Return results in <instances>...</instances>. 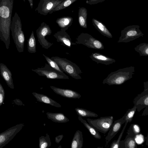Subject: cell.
<instances>
[{"mask_svg":"<svg viewBox=\"0 0 148 148\" xmlns=\"http://www.w3.org/2000/svg\"><path fill=\"white\" fill-rule=\"evenodd\" d=\"M51 58L56 62L62 70L75 79H82L80 74L82 72L75 63L66 58L53 56Z\"/></svg>","mask_w":148,"mask_h":148,"instance_id":"277c9868","label":"cell"},{"mask_svg":"<svg viewBox=\"0 0 148 148\" xmlns=\"http://www.w3.org/2000/svg\"><path fill=\"white\" fill-rule=\"evenodd\" d=\"M10 30L17 51L19 53L23 52L25 37L20 18L16 12L12 17Z\"/></svg>","mask_w":148,"mask_h":148,"instance_id":"3957f363","label":"cell"},{"mask_svg":"<svg viewBox=\"0 0 148 148\" xmlns=\"http://www.w3.org/2000/svg\"><path fill=\"white\" fill-rule=\"evenodd\" d=\"M135 71L134 66L119 69L111 72L103 79L102 83L110 86L122 84L132 77Z\"/></svg>","mask_w":148,"mask_h":148,"instance_id":"7a4b0ae2","label":"cell"},{"mask_svg":"<svg viewBox=\"0 0 148 148\" xmlns=\"http://www.w3.org/2000/svg\"><path fill=\"white\" fill-rule=\"evenodd\" d=\"M88 122L98 132L105 134L110 128L113 122L112 116L101 117L96 119L87 118Z\"/></svg>","mask_w":148,"mask_h":148,"instance_id":"8992f818","label":"cell"},{"mask_svg":"<svg viewBox=\"0 0 148 148\" xmlns=\"http://www.w3.org/2000/svg\"><path fill=\"white\" fill-rule=\"evenodd\" d=\"M76 40V44H82L89 48L97 50H102L104 48L101 41L88 33H81L77 36Z\"/></svg>","mask_w":148,"mask_h":148,"instance_id":"52a82bcc","label":"cell"},{"mask_svg":"<svg viewBox=\"0 0 148 148\" xmlns=\"http://www.w3.org/2000/svg\"><path fill=\"white\" fill-rule=\"evenodd\" d=\"M32 70L39 76H45L49 79H69L68 76L64 73H62L56 70L48 64L46 63L43 67L32 69Z\"/></svg>","mask_w":148,"mask_h":148,"instance_id":"ba28073f","label":"cell"},{"mask_svg":"<svg viewBox=\"0 0 148 148\" xmlns=\"http://www.w3.org/2000/svg\"><path fill=\"white\" fill-rule=\"evenodd\" d=\"M87 11L85 8L82 7L79 8L78 13V20L80 26L82 27L86 28Z\"/></svg>","mask_w":148,"mask_h":148,"instance_id":"cb8c5ba5","label":"cell"},{"mask_svg":"<svg viewBox=\"0 0 148 148\" xmlns=\"http://www.w3.org/2000/svg\"><path fill=\"white\" fill-rule=\"evenodd\" d=\"M24 2H25V0H23ZM30 4V6L31 8L32 9L33 7V0H27Z\"/></svg>","mask_w":148,"mask_h":148,"instance_id":"f35d334b","label":"cell"},{"mask_svg":"<svg viewBox=\"0 0 148 148\" xmlns=\"http://www.w3.org/2000/svg\"><path fill=\"white\" fill-rule=\"evenodd\" d=\"M139 28V25H134L125 27L121 31V35L117 42L127 43L143 37L144 34Z\"/></svg>","mask_w":148,"mask_h":148,"instance_id":"5b68a950","label":"cell"},{"mask_svg":"<svg viewBox=\"0 0 148 148\" xmlns=\"http://www.w3.org/2000/svg\"><path fill=\"white\" fill-rule=\"evenodd\" d=\"M51 143L49 135L46 134L45 136H41L39 138L40 148H47L51 146Z\"/></svg>","mask_w":148,"mask_h":148,"instance_id":"f1b7e54d","label":"cell"},{"mask_svg":"<svg viewBox=\"0 0 148 148\" xmlns=\"http://www.w3.org/2000/svg\"><path fill=\"white\" fill-rule=\"evenodd\" d=\"M23 123L16 125L0 134V148L11 141L24 126Z\"/></svg>","mask_w":148,"mask_h":148,"instance_id":"8fae6325","label":"cell"},{"mask_svg":"<svg viewBox=\"0 0 148 148\" xmlns=\"http://www.w3.org/2000/svg\"><path fill=\"white\" fill-rule=\"evenodd\" d=\"M137 146L134 139L133 137L127 134L125 139L121 140L120 143L119 148H136Z\"/></svg>","mask_w":148,"mask_h":148,"instance_id":"603a6c76","label":"cell"},{"mask_svg":"<svg viewBox=\"0 0 148 148\" xmlns=\"http://www.w3.org/2000/svg\"><path fill=\"white\" fill-rule=\"evenodd\" d=\"M75 110L77 114L82 117H96L98 116L96 113L84 108H77Z\"/></svg>","mask_w":148,"mask_h":148,"instance_id":"484cf974","label":"cell"},{"mask_svg":"<svg viewBox=\"0 0 148 148\" xmlns=\"http://www.w3.org/2000/svg\"><path fill=\"white\" fill-rule=\"evenodd\" d=\"M0 75L6 82L7 85L10 88H14L12 77V74L7 66L3 63H0Z\"/></svg>","mask_w":148,"mask_h":148,"instance_id":"e0dca14e","label":"cell"},{"mask_svg":"<svg viewBox=\"0 0 148 148\" xmlns=\"http://www.w3.org/2000/svg\"><path fill=\"white\" fill-rule=\"evenodd\" d=\"M50 88L56 93L63 97L70 99H79L81 96L77 92L72 90L63 89L53 86Z\"/></svg>","mask_w":148,"mask_h":148,"instance_id":"9a60e30c","label":"cell"},{"mask_svg":"<svg viewBox=\"0 0 148 148\" xmlns=\"http://www.w3.org/2000/svg\"><path fill=\"white\" fill-rule=\"evenodd\" d=\"M83 138L82 132L77 130L75 132L71 144V148H82L83 146Z\"/></svg>","mask_w":148,"mask_h":148,"instance_id":"7402d4cb","label":"cell"},{"mask_svg":"<svg viewBox=\"0 0 148 148\" xmlns=\"http://www.w3.org/2000/svg\"><path fill=\"white\" fill-rule=\"evenodd\" d=\"M14 0H0V40L6 49L10 44V31Z\"/></svg>","mask_w":148,"mask_h":148,"instance_id":"6da1fadb","label":"cell"},{"mask_svg":"<svg viewBox=\"0 0 148 148\" xmlns=\"http://www.w3.org/2000/svg\"><path fill=\"white\" fill-rule=\"evenodd\" d=\"M73 18L70 16H63L58 18L56 23L60 28V30L66 31L72 24Z\"/></svg>","mask_w":148,"mask_h":148,"instance_id":"ffe728a7","label":"cell"},{"mask_svg":"<svg viewBox=\"0 0 148 148\" xmlns=\"http://www.w3.org/2000/svg\"><path fill=\"white\" fill-rule=\"evenodd\" d=\"M32 94L39 102L49 104L57 108L61 107L59 103L45 95L35 92H32Z\"/></svg>","mask_w":148,"mask_h":148,"instance_id":"d6986e66","label":"cell"},{"mask_svg":"<svg viewBox=\"0 0 148 148\" xmlns=\"http://www.w3.org/2000/svg\"><path fill=\"white\" fill-rule=\"evenodd\" d=\"M92 24L94 27L103 35L108 38H112L113 36L105 25L101 22L93 18Z\"/></svg>","mask_w":148,"mask_h":148,"instance_id":"ac0fdd59","label":"cell"},{"mask_svg":"<svg viewBox=\"0 0 148 148\" xmlns=\"http://www.w3.org/2000/svg\"><path fill=\"white\" fill-rule=\"evenodd\" d=\"M77 0H64L56 7L52 11V13L65 9Z\"/></svg>","mask_w":148,"mask_h":148,"instance_id":"f546056e","label":"cell"},{"mask_svg":"<svg viewBox=\"0 0 148 148\" xmlns=\"http://www.w3.org/2000/svg\"><path fill=\"white\" fill-rule=\"evenodd\" d=\"M143 91L134 99L133 103L137 111L140 112L144 108L148 107V82H144Z\"/></svg>","mask_w":148,"mask_h":148,"instance_id":"7c38bea8","label":"cell"},{"mask_svg":"<svg viewBox=\"0 0 148 148\" xmlns=\"http://www.w3.org/2000/svg\"><path fill=\"white\" fill-rule=\"evenodd\" d=\"M125 122L122 117L113 122L105 138L106 144H108L115 136L120 130L122 125Z\"/></svg>","mask_w":148,"mask_h":148,"instance_id":"4fadbf2b","label":"cell"},{"mask_svg":"<svg viewBox=\"0 0 148 148\" xmlns=\"http://www.w3.org/2000/svg\"><path fill=\"white\" fill-rule=\"evenodd\" d=\"M64 137L63 134L59 135L55 138V141L57 143H59Z\"/></svg>","mask_w":148,"mask_h":148,"instance_id":"8d00e7d4","label":"cell"},{"mask_svg":"<svg viewBox=\"0 0 148 148\" xmlns=\"http://www.w3.org/2000/svg\"><path fill=\"white\" fill-rule=\"evenodd\" d=\"M105 0H87L86 1V3L90 5H94L102 2Z\"/></svg>","mask_w":148,"mask_h":148,"instance_id":"d590c367","label":"cell"},{"mask_svg":"<svg viewBox=\"0 0 148 148\" xmlns=\"http://www.w3.org/2000/svg\"><path fill=\"white\" fill-rule=\"evenodd\" d=\"M128 122L127 121H126L125 122V124L122 130L121 133H120L119 137L116 140H114L110 146V148H119L120 143L121 140L123 136V133L125 130V129Z\"/></svg>","mask_w":148,"mask_h":148,"instance_id":"d6a6232c","label":"cell"},{"mask_svg":"<svg viewBox=\"0 0 148 148\" xmlns=\"http://www.w3.org/2000/svg\"><path fill=\"white\" fill-rule=\"evenodd\" d=\"M140 128L138 124H132L130 126L127 133L132 137L135 138L136 135L140 133Z\"/></svg>","mask_w":148,"mask_h":148,"instance_id":"4dcf8cb0","label":"cell"},{"mask_svg":"<svg viewBox=\"0 0 148 148\" xmlns=\"http://www.w3.org/2000/svg\"><path fill=\"white\" fill-rule=\"evenodd\" d=\"M136 110V107L134 106L132 108L128 109L122 117L126 121L130 123L132 121Z\"/></svg>","mask_w":148,"mask_h":148,"instance_id":"1f68e13d","label":"cell"},{"mask_svg":"<svg viewBox=\"0 0 148 148\" xmlns=\"http://www.w3.org/2000/svg\"><path fill=\"white\" fill-rule=\"evenodd\" d=\"M135 50L139 53L140 56H148V44L144 42L137 45L134 48Z\"/></svg>","mask_w":148,"mask_h":148,"instance_id":"83f0119b","label":"cell"},{"mask_svg":"<svg viewBox=\"0 0 148 148\" xmlns=\"http://www.w3.org/2000/svg\"><path fill=\"white\" fill-rule=\"evenodd\" d=\"M36 43L33 31L27 40V51L30 53H34L36 52Z\"/></svg>","mask_w":148,"mask_h":148,"instance_id":"4316f807","label":"cell"},{"mask_svg":"<svg viewBox=\"0 0 148 148\" xmlns=\"http://www.w3.org/2000/svg\"><path fill=\"white\" fill-rule=\"evenodd\" d=\"M148 107L145 108V109L144 110L143 112L142 113V116H145V115H147L148 114Z\"/></svg>","mask_w":148,"mask_h":148,"instance_id":"74e56055","label":"cell"},{"mask_svg":"<svg viewBox=\"0 0 148 148\" xmlns=\"http://www.w3.org/2000/svg\"><path fill=\"white\" fill-rule=\"evenodd\" d=\"M89 57L98 64L100 63L107 65L116 62L115 59L97 52L92 53Z\"/></svg>","mask_w":148,"mask_h":148,"instance_id":"2e32d148","label":"cell"},{"mask_svg":"<svg viewBox=\"0 0 148 148\" xmlns=\"http://www.w3.org/2000/svg\"><path fill=\"white\" fill-rule=\"evenodd\" d=\"M64 0H40L35 9L40 14L44 16L52 14L56 7Z\"/></svg>","mask_w":148,"mask_h":148,"instance_id":"30bf717a","label":"cell"},{"mask_svg":"<svg viewBox=\"0 0 148 148\" xmlns=\"http://www.w3.org/2000/svg\"><path fill=\"white\" fill-rule=\"evenodd\" d=\"M47 118L52 121L58 123H66L69 120L62 113H46Z\"/></svg>","mask_w":148,"mask_h":148,"instance_id":"44dd1931","label":"cell"},{"mask_svg":"<svg viewBox=\"0 0 148 148\" xmlns=\"http://www.w3.org/2000/svg\"><path fill=\"white\" fill-rule=\"evenodd\" d=\"M53 36L58 42H60L64 46L71 48L73 45H76L75 43L73 42L70 36L66 31L60 30L56 33Z\"/></svg>","mask_w":148,"mask_h":148,"instance_id":"5bb4252c","label":"cell"},{"mask_svg":"<svg viewBox=\"0 0 148 148\" xmlns=\"http://www.w3.org/2000/svg\"><path fill=\"white\" fill-rule=\"evenodd\" d=\"M5 91L3 87L0 83V106L3 104L5 97Z\"/></svg>","mask_w":148,"mask_h":148,"instance_id":"e575fe53","label":"cell"},{"mask_svg":"<svg viewBox=\"0 0 148 148\" xmlns=\"http://www.w3.org/2000/svg\"><path fill=\"white\" fill-rule=\"evenodd\" d=\"M78 119L84 124V125L88 129L90 134L94 138L98 139H100L101 138V136L99 132L87 122L86 120L84 119L82 117L78 116Z\"/></svg>","mask_w":148,"mask_h":148,"instance_id":"d4e9b609","label":"cell"},{"mask_svg":"<svg viewBox=\"0 0 148 148\" xmlns=\"http://www.w3.org/2000/svg\"><path fill=\"white\" fill-rule=\"evenodd\" d=\"M38 41L42 47L48 49L53 44L49 42L45 36L51 35L52 31L49 26L44 22H42L36 31Z\"/></svg>","mask_w":148,"mask_h":148,"instance_id":"9c48e42d","label":"cell"},{"mask_svg":"<svg viewBox=\"0 0 148 148\" xmlns=\"http://www.w3.org/2000/svg\"><path fill=\"white\" fill-rule=\"evenodd\" d=\"M43 56L45 57L48 64L52 68L60 72L64 73V71L60 69L59 66L56 62L52 60L51 58L46 56L44 54H43Z\"/></svg>","mask_w":148,"mask_h":148,"instance_id":"836d02e7","label":"cell"}]
</instances>
